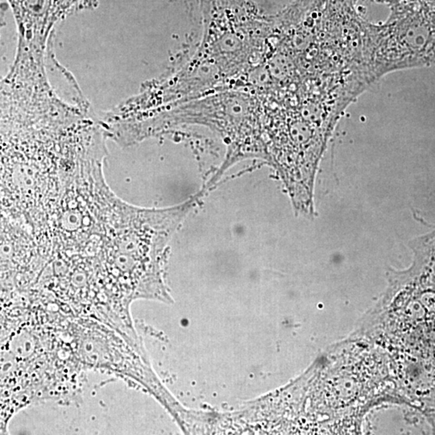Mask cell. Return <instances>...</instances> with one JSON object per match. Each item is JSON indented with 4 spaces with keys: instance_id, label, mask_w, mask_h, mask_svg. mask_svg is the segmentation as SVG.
Wrapping results in <instances>:
<instances>
[{
    "instance_id": "cell-1",
    "label": "cell",
    "mask_w": 435,
    "mask_h": 435,
    "mask_svg": "<svg viewBox=\"0 0 435 435\" xmlns=\"http://www.w3.org/2000/svg\"><path fill=\"white\" fill-rule=\"evenodd\" d=\"M198 54L216 64L234 89L263 62L271 46L274 16L249 0H200Z\"/></svg>"
}]
</instances>
